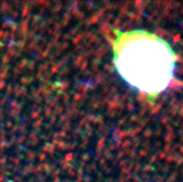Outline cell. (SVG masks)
Masks as SVG:
<instances>
[{
    "label": "cell",
    "instance_id": "1",
    "mask_svg": "<svg viewBox=\"0 0 183 182\" xmlns=\"http://www.w3.org/2000/svg\"><path fill=\"white\" fill-rule=\"evenodd\" d=\"M114 63L124 80L147 94L164 91L172 80L175 57L169 45L145 31L122 34L113 46Z\"/></svg>",
    "mask_w": 183,
    "mask_h": 182
}]
</instances>
